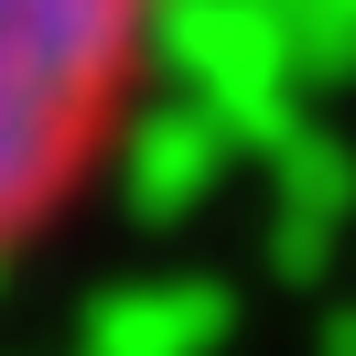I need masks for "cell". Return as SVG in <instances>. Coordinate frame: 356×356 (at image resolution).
Returning <instances> with one entry per match:
<instances>
[{"label":"cell","instance_id":"1","mask_svg":"<svg viewBox=\"0 0 356 356\" xmlns=\"http://www.w3.org/2000/svg\"><path fill=\"white\" fill-rule=\"evenodd\" d=\"M152 0H0V248L33 238L140 97Z\"/></svg>","mask_w":356,"mask_h":356}]
</instances>
